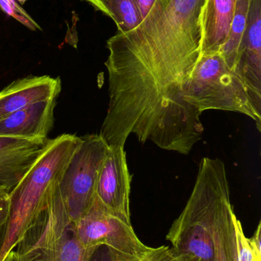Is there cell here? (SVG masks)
<instances>
[{
	"instance_id": "cell-1",
	"label": "cell",
	"mask_w": 261,
	"mask_h": 261,
	"mask_svg": "<svg viewBox=\"0 0 261 261\" xmlns=\"http://www.w3.org/2000/svg\"><path fill=\"white\" fill-rule=\"evenodd\" d=\"M228 196L229 184L223 161L202 158L191 196L167 236L181 261H214L216 223Z\"/></svg>"
},
{
	"instance_id": "cell-2",
	"label": "cell",
	"mask_w": 261,
	"mask_h": 261,
	"mask_svg": "<svg viewBox=\"0 0 261 261\" xmlns=\"http://www.w3.org/2000/svg\"><path fill=\"white\" fill-rule=\"evenodd\" d=\"M81 137L60 135L47 147L9 196V213L0 249V261L13 251L47 208L63 172L81 143Z\"/></svg>"
},
{
	"instance_id": "cell-3",
	"label": "cell",
	"mask_w": 261,
	"mask_h": 261,
	"mask_svg": "<svg viewBox=\"0 0 261 261\" xmlns=\"http://www.w3.org/2000/svg\"><path fill=\"white\" fill-rule=\"evenodd\" d=\"M97 248L84 247L74 231L58 190L15 247L20 261H87Z\"/></svg>"
},
{
	"instance_id": "cell-4",
	"label": "cell",
	"mask_w": 261,
	"mask_h": 261,
	"mask_svg": "<svg viewBox=\"0 0 261 261\" xmlns=\"http://www.w3.org/2000/svg\"><path fill=\"white\" fill-rule=\"evenodd\" d=\"M185 98L201 113L215 110L245 115L261 132V116L254 110L242 80L220 53L200 57L187 83Z\"/></svg>"
},
{
	"instance_id": "cell-5",
	"label": "cell",
	"mask_w": 261,
	"mask_h": 261,
	"mask_svg": "<svg viewBox=\"0 0 261 261\" xmlns=\"http://www.w3.org/2000/svg\"><path fill=\"white\" fill-rule=\"evenodd\" d=\"M81 138L58 182L61 199L73 222L82 217L94 201L98 178L109 148L100 135Z\"/></svg>"
},
{
	"instance_id": "cell-6",
	"label": "cell",
	"mask_w": 261,
	"mask_h": 261,
	"mask_svg": "<svg viewBox=\"0 0 261 261\" xmlns=\"http://www.w3.org/2000/svg\"><path fill=\"white\" fill-rule=\"evenodd\" d=\"M73 227L75 236L86 248L105 246L140 260L152 248L139 240L131 223L107 211L96 197L90 210L73 222Z\"/></svg>"
},
{
	"instance_id": "cell-7",
	"label": "cell",
	"mask_w": 261,
	"mask_h": 261,
	"mask_svg": "<svg viewBox=\"0 0 261 261\" xmlns=\"http://www.w3.org/2000/svg\"><path fill=\"white\" fill-rule=\"evenodd\" d=\"M132 176L124 146H109L98 178L96 199L112 214L130 222V193Z\"/></svg>"
},
{
	"instance_id": "cell-8",
	"label": "cell",
	"mask_w": 261,
	"mask_h": 261,
	"mask_svg": "<svg viewBox=\"0 0 261 261\" xmlns=\"http://www.w3.org/2000/svg\"><path fill=\"white\" fill-rule=\"evenodd\" d=\"M233 71L242 80L254 110L261 116V0H251Z\"/></svg>"
},
{
	"instance_id": "cell-9",
	"label": "cell",
	"mask_w": 261,
	"mask_h": 261,
	"mask_svg": "<svg viewBox=\"0 0 261 261\" xmlns=\"http://www.w3.org/2000/svg\"><path fill=\"white\" fill-rule=\"evenodd\" d=\"M49 140L0 136V193H12L41 156Z\"/></svg>"
},
{
	"instance_id": "cell-10",
	"label": "cell",
	"mask_w": 261,
	"mask_h": 261,
	"mask_svg": "<svg viewBox=\"0 0 261 261\" xmlns=\"http://www.w3.org/2000/svg\"><path fill=\"white\" fill-rule=\"evenodd\" d=\"M56 99L30 104L0 121V136L20 139L47 138L54 124Z\"/></svg>"
},
{
	"instance_id": "cell-11",
	"label": "cell",
	"mask_w": 261,
	"mask_h": 261,
	"mask_svg": "<svg viewBox=\"0 0 261 261\" xmlns=\"http://www.w3.org/2000/svg\"><path fill=\"white\" fill-rule=\"evenodd\" d=\"M61 90L59 77L29 76L14 81L0 92V121L30 104L57 99Z\"/></svg>"
},
{
	"instance_id": "cell-12",
	"label": "cell",
	"mask_w": 261,
	"mask_h": 261,
	"mask_svg": "<svg viewBox=\"0 0 261 261\" xmlns=\"http://www.w3.org/2000/svg\"><path fill=\"white\" fill-rule=\"evenodd\" d=\"M237 0H204L200 15L201 56L220 53L229 36Z\"/></svg>"
},
{
	"instance_id": "cell-13",
	"label": "cell",
	"mask_w": 261,
	"mask_h": 261,
	"mask_svg": "<svg viewBox=\"0 0 261 261\" xmlns=\"http://www.w3.org/2000/svg\"><path fill=\"white\" fill-rule=\"evenodd\" d=\"M235 216L228 196L222 204L216 223L214 261H239L234 225Z\"/></svg>"
},
{
	"instance_id": "cell-14",
	"label": "cell",
	"mask_w": 261,
	"mask_h": 261,
	"mask_svg": "<svg viewBox=\"0 0 261 261\" xmlns=\"http://www.w3.org/2000/svg\"><path fill=\"white\" fill-rule=\"evenodd\" d=\"M251 3V0H237L236 2L235 11L231 22L229 36L220 51L222 58L231 70H234L246 29Z\"/></svg>"
},
{
	"instance_id": "cell-15",
	"label": "cell",
	"mask_w": 261,
	"mask_h": 261,
	"mask_svg": "<svg viewBox=\"0 0 261 261\" xmlns=\"http://www.w3.org/2000/svg\"><path fill=\"white\" fill-rule=\"evenodd\" d=\"M108 12L109 17L116 23L119 32H126L137 27L141 21L136 0H100Z\"/></svg>"
},
{
	"instance_id": "cell-16",
	"label": "cell",
	"mask_w": 261,
	"mask_h": 261,
	"mask_svg": "<svg viewBox=\"0 0 261 261\" xmlns=\"http://www.w3.org/2000/svg\"><path fill=\"white\" fill-rule=\"evenodd\" d=\"M234 225L239 261H261V257L253 250L249 239L244 233L242 223L236 216L234 218Z\"/></svg>"
},
{
	"instance_id": "cell-17",
	"label": "cell",
	"mask_w": 261,
	"mask_h": 261,
	"mask_svg": "<svg viewBox=\"0 0 261 261\" xmlns=\"http://www.w3.org/2000/svg\"><path fill=\"white\" fill-rule=\"evenodd\" d=\"M0 9L9 16L21 22L23 25L26 26L28 29L32 31L37 29L41 30L39 25L14 0H0Z\"/></svg>"
},
{
	"instance_id": "cell-18",
	"label": "cell",
	"mask_w": 261,
	"mask_h": 261,
	"mask_svg": "<svg viewBox=\"0 0 261 261\" xmlns=\"http://www.w3.org/2000/svg\"><path fill=\"white\" fill-rule=\"evenodd\" d=\"M87 261H142L136 257H130L112 251L105 246H100L93 251Z\"/></svg>"
},
{
	"instance_id": "cell-19",
	"label": "cell",
	"mask_w": 261,
	"mask_h": 261,
	"mask_svg": "<svg viewBox=\"0 0 261 261\" xmlns=\"http://www.w3.org/2000/svg\"><path fill=\"white\" fill-rule=\"evenodd\" d=\"M142 261H181L172 248L161 246L153 248L146 254Z\"/></svg>"
},
{
	"instance_id": "cell-20",
	"label": "cell",
	"mask_w": 261,
	"mask_h": 261,
	"mask_svg": "<svg viewBox=\"0 0 261 261\" xmlns=\"http://www.w3.org/2000/svg\"><path fill=\"white\" fill-rule=\"evenodd\" d=\"M9 213V196L0 193V242H3Z\"/></svg>"
},
{
	"instance_id": "cell-21",
	"label": "cell",
	"mask_w": 261,
	"mask_h": 261,
	"mask_svg": "<svg viewBox=\"0 0 261 261\" xmlns=\"http://www.w3.org/2000/svg\"><path fill=\"white\" fill-rule=\"evenodd\" d=\"M155 1L156 0H136L142 21L148 15L149 12H150L152 6L154 4Z\"/></svg>"
},
{
	"instance_id": "cell-22",
	"label": "cell",
	"mask_w": 261,
	"mask_h": 261,
	"mask_svg": "<svg viewBox=\"0 0 261 261\" xmlns=\"http://www.w3.org/2000/svg\"><path fill=\"white\" fill-rule=\"evenodd\" d=\"M84 1L87 2V3L91 4L97 10L101 11L103 13L105 14L106 15L109 17L108 12H107V9L104 7L102 3L100 2V0H84Z\"/></svg>"
},
{
	"instance_id": "cell-23",
	"label": "cell",
	"mask_w": 261,
	"mask_h": 261,
	"mask_svg": "<svg viewBox=\"0 0 261 261\" xmlns=\"http://www.w3.org/2000/svg\"><path fill=\"white\" fill-rule=\"evenodd\" d=\"M2 261H20L19 257L15 250L10 251Z\"/></svg>"
},
{
	"instance_id": "cell-24",
	"label": "cell",
	"mask_w": 261,
	"mask_h": 261,
	"mask_svg": "<svg viewBox=\"0 0 261 261\" xmlns=\"http://www.w3.org/2000/svg\"><path fill=\"white\" fill-rule=\"evenodd\" d=\"M2 244H3V242H0V249H1Z\"/></svg>"
}]
</instances>
